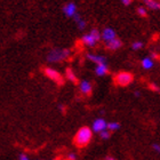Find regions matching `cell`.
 I'll return each instance as SVG.
<instances>
[{"label": "cell", "mask_w": 160, "mask_h": 160, "mask_svg": "<svg viewBox=\"0 0 160 160\" xmlns=\"http://www.w3.org/2000/svg\"><path fill=\"white\" fill-rule=\"evenodd\" d=\"M39 160H41V159H39Z\"/></svg>", "instance_id": "28"}, {"label": "cell", "mask_w": 160, "mask_h": 160, "mask_svg": "<svg viewBox=\"0 0 160 160\" xmlns=\"http://www.w3.org/2000/svg\"><path fill=\"white\" fill-rule=\"evenodd\" d=\"M72 18L74 20V22H76V24L78 25V29H79L80 31L85 30V28H86V25H87V22L83 20V18H81V16H80L79 14L77 13Z\"/></svg>", "instance_id": "15"}, {"label": "cell", "mask_w": 160, "mask_h": 160, "mask_svg": "<svg viewBox=\"0 0 160 160\" xmlns=\"http://www.w3.org/2000/svg\"><path fill=\"white\" fill-rule=\"evenodd\" d=\"M143 47V42L142 41H134L132 45V49L133 50H140Z\"/></svg>", "instance_id": "20"}, {"label": "cell", "mask_w": 160, "mask_h": 160, "mask_svg": "<svg viewBox=\"0 0 160 160\" xmlns=\"http://www.w3.org/2000/svg\"><path fill=\"white\" fill-rule=\"evenodd\" d=\"M105 46H107V48L109 50H112V52H114V50H118L119 48H121V46H122V42H121V40L118 39V38H114V39L110 40V41H108V42H105Z\"/></svg>", "instance_id": "10"}, {"label": "cell", "mask_w": 160, "mask_h": 160, "mask_svg": "<svg viewBox=\"0 0 160 160\" xmlns=\"http://www.w3.org/2000/svg\"><path fill=\"white\" fill-rule=\"evenodd\" d=\"M98 134H100V137L102 138V140H109V138L111 137V132H109L108 129L102 130V132Z\"/></svg>", "instance_id": "18"}, {"label": "cell", "mask_w": 160, "mask_h": 160, "mask_svg": "<svg viewBox=\"0 0 160 160\" xmlns=\"http://www.w3.org/2000/svg\"><path fill=\"white\" fill-rule=\"evenodd\" d=\"M65 77H67V80H69L70 82L72 83H77L78 82V77L77 74L74 73V71L71 69V68H68L65 70Z\"/></svg>", "instance_id": "14"}, {"label": "cell", "mask_w": 160, "mask_h": 160, "mask_svg": "<svg viewBox=\"0 0 160 160\" xmlns=\"http://www.w3.org/2000/svg\"><path fill=\"white\" fill-rule=\"evenodd\" d=\"M18 160H30V158L28 157L25 153H21L20 156H18Z\"/></svg>", "instance_id": "23"}, {"label": "cell", "mask_w": 160, "mask_h": 160, "mask_svg": "<svg viewBox=\"0 0 160 160\" xmlns=\"http://www.w3.org/2000/svg\"><path fill=\"white\" fill-rule=\"evenodd\" d=\"M79 88H80L81 94H83L85 96L90 95L92 92H93V85H92L88 80H81L79 83Z\"/></svg>", "instance_id": "9"}, {"label": "cell", "mask_w": 160, "mask_h": 160, "mask_svg": "<svg viewBox=\"0 0 160 160\" xmlns=\"http://www.w3.org/2000/svg\"><path fill=\"white\" fill-rule=\"evenodd\" d=\"M71 50L65 49V48H55L52 49L47 55V61L50 63H57V62H62L65 61L68 57L70 56Z\"/></svg>", "instance_id": "2"}, {"label": "cell", "mask_w": 160, "mask_h": 160, "mask_svg": "<svg viewBox=\"0 0 160 160\" xmlns=\"http://www.w3.org/2000/svg\"><path fill=\"white\" fill-rule=\"evenodd\" d=\"M107 125L108 122L105 121V119H103V118H97V119L94 120L93 126H92L90 129L93 130L94 133H101L102 130L107 129Z\"/></svg>", "instance_id": "6"}, {"label": "cell", "mask_w": 160, "mask_h": 160, "mask_svg": "<svg viewBox=\"0 0 160 160\" xmlns=\"http://www.w3.org/2000/svg\"><path fill=\"white\" fill-rule=\"evenodd\" d=\"M143 2L145 6L149 7V9L159 10V8H160L159 0H143Z\"/></svg>", "instance_id": "16"}, {"label": "cell", "mask_w": 160, "mask_h": 160, "mask_svg": "<svg viewBox=\"0 0 160 160\" xmlns=\"http://www.w3.org/2000/svg\"><path fill=\"white\" fill-rule=\"evenodd\" d=\"M114 38H117V33H116V31L112 28H105L101 32V39H103L105 42L114 39Z\"/></svg>", "instance_id": "7"}, {"label": "cell", "mask_w": 160, "mask_h": 160, "mask_svg": "<svg viewBox=\"0 0 160 160\" xmlns=\"http://www.w3.org/2000/svg\"><path fill=\"white\" fill-rule=\"evenodd\" d=\"M63 13L67 17H73L77 12V5L74 2H68L67 5H64L63 7Z\"/></svg>", "instance_id": "8"}, {"label": "cell", "mask_w": 160, "mask_h": 160, "mask_svg": "<svg viewBox=\"0 0 160 160\" xmlns=\"http://www.w3.org/2000/svg\"><path fill=\"white\" fill-rule=\"evenodd\" d=\"M152 148H153V150L156 151V152H158L159 153V151H160V145L158 143H153L152 144Z\"/></svg>", "instance_id": "24"}, {"label": "cell", "mask_w": 160, "mask_h": 160, "mask_svg": "<svg viewBox=\"0 0 160 160\" xmlns=\"http://www.w3.org/2000/svg\"><path fill=\"white\" fill-rule=\"evenodd\" d=\"M108 72H109V67H108L107 63L97 64L96 68H95V73H96L98 77H103V76L108 74Z\"/></svg>", "instance_id": "12"}, {"label": "cell", "mask_w": 160, "mask_h": 160, "mask_svg": "<svg viewBox=\"0 0 160 160\" xmlns=\"http://www.w3.org/2000/svg\"><path fill=\"white\" fill-rule=\"evenodd\" d=\"M101 40V31L97 29H92L88 33L83 34L81 42L87 47H95Z\"/></svg>", "instance_id": "3"}, {"label": "cell", "mask_w": 160, "mask_h": 160, "mask_svg": "<svg viewBox=\"0 0 160 160\" xmlns=\"http://www.w3.org/2000/svg\"><path fill=\"white\" fill-rule=\"evenodd\" d=\"M78 159V154L76 152H69L67 154V160H77Z\"/></svg>", "instance_id": "21"}, {"label": "cell", "mask_w": 160, "mask_h": 160, "mask_svg": "<svg viewBox=\"0 0 160 160\" xmlns=\"http://www.w3.org/2000/svg\"><path fill=\"white\" fill-rule=\"evenodd\" d=\"M87 58L96 64H104L107 63V58L102 55H95V54H87Z\"/></svg>", "instance_id": "11"}, {"label": "cell", "mask_w": 160, "mask_h": 160, "mask_svg": "<svg viewBox=\"0 0 160 160\" xmlns=\"http://www.w3.org/2000/svg\"><path fill=\"white\" fill-rule=\"evenodd\" d=\"M55 160H56V159H55Z\"/></svg>", "instance_id": "29"}, {"label": "cell", "mask_w": 160, "mask_h": 160, "mask_svg": "<svg viewBox=\"0 0 160 160\" xmlns=\"http://www.w3.org/2000/svg\"><path fill=\"white\" fill-rule=\"evenodd\" d=\"M136 12L141 17H147L148 16V10L145 9L144 7H138V8L136 9Z\"/></svg>", "instance_id": "19"}, {"label": "cell", "mask_w": 160, "mask_h": 160, "mask_svg": "<svg viewBox=\"0 0 160 160\" xmlns=\"http://www.w3.org/2000/svg\"><path fill=\"white\" fill-rule=\"evenodd\" d=\"M120 1H121V3H122L123 6H129L133 0H120Z\"/></svg>", "instance_id": "25"}, {"label": "cell", "mask_w": 160, "mask_h": 160, "mask_svg": "<svg viewBox=\"0 0 160 160\" xmlns=\"http://www.w3.org/2000/svg\"><path fill=\"white\" fill-rule=\"evenodd\" d=\"M105 160H117L114 157H112V156H108L107 158H105Z\"/></svg>", "instance_id": "26"}, {"label": "cell", "mask_w": 160, "mask_h": 160, "mask_svg": "<svg viewBox=\"0 0 160 160\" xmlns=\"http://www.w3.org/2000/svg\"><path fill=\"white\" fill-rule=\"evenodd\" d=\"M134 95H135L136 97H140L141 96V93H140V92H135V93H134Z\"/></svg>", "instance_id": "27"}, {"label": "cell", "mask_w": 160, "mask_h": 160, "mask_svg": "<svg viewBox=\"0 0 160 160\" xmlns=\"http://www.w3.org/2000/svg\"><path fill=\"white\" fill-rule=\"evenodd\" d=\"M149 88H151V90H153V92H159V86L156 85V83H150Z\"/></svg>", "instance_id": "22"}, {"label": "cell", "mask_w": 160, "mask_h": 160, "mask_svg": "<svg viewBox=\"0 0 160 160\" xmlns=\"http://www.w3.org/2000/svg\"><path fill=\"white\" fill-rule=\"evenodd\" d=\"M120 128V123L117 121H112V122H108L107 125V129L109 132H117Z\"/></svg>", "instance_id": "17"}, {"label": "cell", "mask_w": 160, "mask_h": 160, "mask_svg": "<svg viewBox=\"0 0 160 160\" xmlns=\"http://www.w3.org/2000/svg\"><path fill=\"white\" fill-rule=\"evenodd\" d=\"M93 140V130L89 127H80L73 137V143L78 148H86Z\"/></svg>", "instance_id": "1"}, {"label": "cell", "mask_w": 160, "mask_h": 160, "mask_svg": "<svg viewBox=\"0 0 160 160\" xmlns=\"http://www.w3.org/2000/svg\"><path fill=\"white\" fill-rule=\"evenodd\" d=\"M141 65H142V68L145 69V70H151L154 65V61L152 60L150 56H147L141 61Z\"/></svg>", "instance_id": "13"}, {"label": "cell", "mask_w": 160, "mask_h": 160, "mask_svg": "<svg viewBox=\"0 0 160 160\" xmlns=\"http://www.w3.org/2000/svg\"><path fill=\"white\" fill-rule=\"evenodd\" d=\"M114 83L117 86L120 87H126L129 86L130 83L133 82L134 76L133 73L130 72H127V71H121V72H118L116 76H114Z\"/></svg>", "instance_id": "4"}, {"label": "cell", "mask_w": 160, "mask_h": 160, "mask_svg": "<svg viewBox=\"0 0 160 160\" xmlns=\"http://www.w3.org/2000/svg\"><path fill=\"white\" fill-rule=\"evenodd\" d=\"M43 73H45V76H46L47 78H49L52 81H54V82L57 83V85H63L64 83L63 76H62L57 70L53 69V68H50V67L43 68Z\"/></svg>", "instance_id": "5"}]
</instances>
